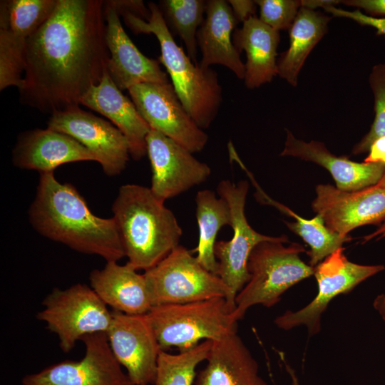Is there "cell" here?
Returning a JSON list of instances; mask_svg holds the SVG:
<instances>
[{
  "instance_id": "cell-18",
  "label": "cell",
  "mask_w": 385,
  "mask_h": 385,
  "mask_svg": "<svg viewBox=\"0 0 385 385\" xmlns=\"http://www.w3.org/2000/svg\"><path fill=\"white\" fill-rule=\"evenodd\" d=\"M106 43L109 53L108 73L120 91L145 83L170 82L159 60L148 58L125 31L120 15L111 1L104 3Z\"/></svg>"
},
{
  "instance_id": "cell-27",
  "label": "cell",
  "mask_w": 385,
  "mask_h": 385,
  "mask_svg": "<svg viewBox=\"0 0 385 385\" xmlns=\"http://www.w3.org/2000/svg\"><path fill=\"white\" fill-rule=\"evenodd\" d=\"M195 203L199 240L192 252H197V260L206 270L217 274V262L214 252L216 237L222 227L231 225L230 208L224 198L217 197L213 191L207 189L197 192Z\"/></svg>"
},
{
  "instance_id": "cell-12",
  "label": "cell",
  "mask_w": 385,
  "mask_h": 385,
  "mask_svg": "<svg viewBox=\"0 0 385 385\" xmlns=\"http://www.w3.org/2000/svg\"><path fill=\"white\" fill-rule=\"evenodd\" d=\"M128 93L150 128L174 140L192 153L204 149L208 136L186 111L171 82L140 83L131 87Z\"/></svg>"
},
{
  "instance_id": "cell-31",
  "label": "cell",
  "mask_w": 385,
  "mask_h": 385,
  "mask_svg": "<svg viewBox=\"0 0 385 385\" xmlns=\"http://www.w3.org/2000/svg\"><path fill=\"white\" fill-rule=\"evenodd\" d=\"M369 83L374 98L375 116L369 131L353 148L354 155L369 152L376 140L385 137V63L373 66Z\"/></svg>"
},
{
  "instance_id": "cell-30",
  "label": "cell",
  "mask_w": 385,
  "mask_h": 385,
  "mask_svg": "<svg viewBox=\"0 0 385 385\" xmlns=\"http://www.w3.org/2000/svg\"><path fill=\"white\" fill-rule=\"evenodd\" d=\"M212 341L204 340L196 346L178 354L161 350L153 385H192L197 376L196 368L206 361Z\"/></svg>"
},
{
  "instance_id": "cell-40",
  "label": "cell",
  "mask_w": 385,
  "mask_h": 385,
  "mask_svg": "<svg viewBox=\"0 0 385 385\" xmlns=\"http://www.w3.org/2000/svg\"><path fill=\"white\" fill-rule=\"evenodd\" d=\"M285 366L287 371L292 378L293 385H299L293 369H292L291 367H289L287 364Z\"/></svg>"
},
{
  "instance_id": "cell-19",
  "label": "cell",
  "mask_w": 385,
  "mask_h": 385,
  "mask_svg": "<svg viewBox=\"0 0 385 385\" xmlns=\"http://www.w3.org/2000/svg\"><path fill=\"white\" fill-rule=\"evenodd\" d=\"M96 157L81 143L50 128H36L19 135L12 151L14 165L41 173H54L60 165Z\"/></svg>"
},
{
  "instance_id": "cell-13",
  "label": "cell",
  "mask_w": 385,
  "mask_h": 385,
  "mask_svg": "<svg viewBox=\"0 0 385 385\" xmlns=\"http://www.w3.org/2000/svg\"><path fill=\"white\" fill-rule=\"evenodd\" d=\"M83 357L63 361L25 375L22 385H134L114 357L106 333L84 336Z\"/></svg>"
},
{
  "instance_id": "cell-20",
  "label": "cell",
  "mask_w": 385,
  "mask_h": 385,
  "mask_svg": "<svg viewBox=\"0 0 385 385\" xmlns=\"http://www.w3.org/2000/svg\"><path fill=\"white\" fill-rule=\"evenodd\" d=\"M81 104L108 118L123 133L133 159L138 160L147 154L146 138L150 128L132 100L114 83L107 69L99 83L93 86L83 96Z\"/></svg>"
},
{
  "instance_id": "cell-25",
  "label": "cell",
  "mask_w": 385,
  "mask_h": 385,
  "mask_svg": "<svg viewBox=\"0 0 385 385\" xmlns=\"http://www.w3.org/2000/svg\"><path fill=\"white\" fill-rule=\"evenodd\" d=\"M232 42L240 53L242 50L246 53L244 80L247 88L270 83L277 75L279 31L252 16L234 31Z\"/></svg>"
},
{
  "instance_id": "cell-7",
  "label": "cell",
  "mask_w": 385,
  "mask_h": 385,
  "mask_svg": "<svg viewBox=\"0 0 385 385\" xmlns=\"http://www.w3.org/2000/svg\"><path fill=\"white\" fill-rule=\"evenodd\" d=\"M248 190L249 183L247 180H240L235 184L229 180H223L217 187L218 195L228 203L232 216V238L227 241H217L214 250L217 262V275L228 289V296L225 302L227 308L231 313L235 309L237 295L250 280L247 262L252 250L264 241L282 240L287 243L289 242L287 235H265L250 226L245 213Z\"/></svg>"
},
{
  "instance_id": "cell-3",
  "label": "cell",
  "mask_w": 385,
  "mask_h": 385,
  "mask_svg": "<svg viewBox=\"0 0 385 385\" xmlns=\"http://www.w3.org/2000/svg\"><path fill=\"white\" fill-rule=\"evenodd\" d=\"M111 210L127 262L136 270L153 267L180 245L181 227L150 188L122 185Z\"/></svg>"
},
{
  "instance_id": "cell-33",
  "label": "cell",
  "mask_w": 385,
  "mask_h": 385,
  "mask_svg": "<svg viewBox=\"0 0 385 385\" xmlns=\"http://www.w3.org/2000/svg\"><path fill=\"white\" fill-rule=\"evenodd\" d=\"M327 13L337 17L351 19L362 26L373 27L378 36H385V17H374L362 13L360 9L346 11L335 7L334 5L323 8Z\"/></svg>"
},
{
  "instance_id": "cell-23",
  "label": "cell",
  "mask_w": 385,
  "mask_h": 385,
  "mask_svg": "<svg viewBox=\"0 0 385 385\" xmlns=\"http://www.w3.org/2000/svg\"><path fill=\"white\" fill-rule=\"evenodd\" d=\"M196 377L195 385H268L237 330L212 341L206 364Z\"/></svg>"
},
{
  "instance_id": "cell-2",
  "label": "cell",
  "mask_w": 385,
  "mask_h": 385,
  "mask_svg": "<svg viewBox=\"0 0 385 385\" xmlns=\"http://www.w3.org/2000/svg\"><path fill=\"white\" fill-rule=\"evenodd\" d=\"M29 218L39 234L77 252L106 262L125 257L114 219L92 213L76 189L58 182L54 173L40 174Z\"/></svg>"
},
{
  "instance_id": "cell-16",
  "label": "cell",
  "mask_w": 385,
  "mask_h": 385,
  "mask_svg": "<svg viewBox=\"0 0 385 385\" xmlns=\"http://www.w3.org/2000/svg\"><path fill=\"white\" fill-rule=\"evenodd\" d=\"M146 150L152 172L150 189L163 202L204 183L211 174L210 168L189 150L152 128Z\"/></svg>"
},
{
  "instance_id": "cell-36",
  "label": "cell",
  "mask_w": 385,
  "mask_h": 385,
  "mask_svg": "<svg viewBox=\"0 0 385 385\" xmlns=\"http://www.w3.org/2000/svg\"><path fill=\"white\" fill-rule=\"evenodd\" d=\"M364 162L385 164V137L378 138L371 144Z\"/></svg>"
},
{
  "instance_id": "cell-26",
  "label": "cell",
  "mask_w": 385,
  "mask_h": 385,
  "mask_svg": "<svg viewBox=\"0 0 385 385\" xmlns=\"http://www.w3.org/2000/svg\"><path fill=\"white\" fill-rule=\"evenodd\" d=\"M329 20V16L313 9H299L289 29V48L277 61V75L290 85H297L298 74L311 51L327 32Z\"/></svg>"
},
{
  "instance_id": "cell-39",
  "label": "cell",
  "mask_w": 385,
  "mask_h": 385,
  "mask_svg": "<svg viewBox=\"0 0 385 385\" xmlns=\"http://www.w3.org/2000/svg\"><path fill=\"white\" fill-rule=\"evenodd\" d=\"M373 307L385 321V294H378L373 301Z\"/></svg>"
},
{
  "instance_id": "cell-6",
  "label": "cell",
  "mask_w": 385,
  "mask_h": 385,
  "mask_svg": "<svg viewBox=\"0 0 385 385\" xmlns=\"http://www.w3.org/2000/svg\"><path fill=\"white\" fill-rule=\"evenodd\" d=\"M160 348L184 351L202 339L215 341L237 330L223 297L153 306L146 314Z\"/></svg>"
},
{
  "instance_id": "cell-15",
  "label": "cell",
  "mask_w": 385,
  "mask_h": 385,
  "mask_svg": "<svg viewBox=\"0 0 385 385\" xmlns=\"http://www.w3.org/2000/svg\"><path fill=\"white\" fill-rule=\"evenodd\" d=\"M111 350L134 385H153L163 350L146 314L112 311L106 332Z\"/></svg>"
},
{
  "instance_id": "cell-5",
  "label": "cell",
  "mask_w": 385,
  "mask_h": 385,
  "mask_svg": "<svg viewBox=\"0 0 385 385\" xmlns=\"http://www.w3.org/2000/svg\"><path fill=\"white\" fill-rule=\"evenodd\" d=\"M285 243L264 241L252 250L247 262L250 278L237 295L232 313L237 322L254 305L274 306L288 289L314 274V268L300 258L299 255L306 252L304 247L297 242L287 246Z\"/></svg>"
},
{
  "instance_id": "cell-9",
  "label": "cell",
  "mask_w": 385,
  "mask_h": 385,
  "mask_svg": "<svg viewBox=\"0 0 385 385\" xmlns=\"http://www.w3.org/2000/svg\"><path fill=\"white\" fill-rule=\"evenodd\" d=\"M153 306L185 304L228 296L220 277L206 270L192 252L178 245L143 273Z\"/></svg>"
},
{
  "instance_id": "cell-34",
  "label": "cell",
  "mask_w": 385,
  "mask_h": 385,
  "mask_svg": "<svg viewBox=\"0 0 385 385\" xmlns=\"http://www.w3.org/2000/svg\"><path fill=\"white\" fill-rule=\"evenodd\" d=\"M340 2L359 9H362L371 16H385V0H345Z\"/></svg>"
},
{
  "instance_id": "cell-28",
  "label": "cell",
  "mask_w": 385,
  "mask_h": 385,
  "mask_svg": "<svg viewBox=\"0 0 385 385\" xmlns=\"http://www.w3.org/2000/svg\"><path fill=\"white\" fill-rule=\"evenodd\" d=\"M262 202L273 205L296 220L295 222H285V224L309 246L310 250L307 254L309 257V265L312 267L342 247L344 242L352 240L350 235L344 237L330 230L319 215L309 220L303 218L267 195L262 197Z\"/></svg>"
},
{
  "instance_id": "cell-14",
  "label": "cell",
  "mask_w": 385,
  "mask_h": 385,
  "mask_svg": "<svg viewBox=\"0 0 385 385\" xmlns=\"http://www.w3.org/2000/svg\"><path fill=\"white\" fill-rule=\"evenodd\" d=\"M47 125L86 147L96 157L106 175H118L125 170L130 156L129 143L110 122L76 106L53 113Z\"/></svg>"
},
{
  "instance_id": "cell-17",
  "label": "cell",
  "mask_w": 385,
  "mask_h": 385,
  "mask_svg": "<svg viewBox=\"0 0 385 385\" xmlns=\"http://www.w3.org/2000/svg\"><path fill=\"white\" fill-rule=\"evenodd\" d=\"M312 210L332 232L346 237L366 225H381L385 220V188L377 185L345 191L329 184L316 187Z\"/></svg>"
},
{
  "instance_id": "cell-21",
  "label": "cell",
  "mask_w": 385,
  "mask_h": 385,
  "mask_svg": "<svg viewBox=\"0 0 385 385\" xmlns=\"http://www.w3.org/2000/svg\"><path fill=\"white\" fill-rule=\"evenodd\" d=\"M286 131L284 148L280 155L295 157L324 167L339 190L356 191L376 185L385 174V164L382 163H357L345 156H337L322 142L307 143L296 138L289 130Z\"/></svg>"
},
{
  "instance_id": "cell-32",
  "label": "cell",
  "mask_w": 385,
  "mask_h": 385,
  "mask_svg": "<svg viewBox=\"0 0 385 385\" xmlns=\"http://www.w3.org/2000/svg\"><path fill=\"white\" fill-rule=\"evenodd\" d=\"M255 2L260 7V20L277 31L289 29L301 7V1L295 0H257Z\"/></svg>"
},
{
  "instance_id": "cell-8",
  "label": "cell",
  "mask_w": 385,
  "mask_h": 385,
  "mask_svg": "<svg viewBox=\"0 0 385 385\" xmlns=\"http://www.w3.org/2000/svg\"><path fill=\"white\" fill-rule=\"evenodd\" d=\"M43 308L36 314L48 329L56 334L65 353L88 334L108 330L112 312L91 287L75 284L68 288H54L43 300Z\"/></svg>"
},
{
  "instance_id": "cell-1",
  "label": "cell",
  "mask_w": 385,
  "mask_h": 385,
  "mask_svg": "<svg viewBox=\"0 0 385 385\" xmlns=\"http://www.w3.org/2000/svg\"><path fill=\"white\" fill-rule=\"evenodd\" d=\"M104 1L58 0L30 37L19 90L21 104L51 115L79 106L107 69Z\"/></svg>"
},
{
  "instance_id": "cell-10",
  "label": "cell",
  "mask_w": 385,
  "mask_h": 385,
  "mask_svg": "<svg viewBox=\"0 0 385 385\" xmlns=\"http://www.w3.org/2000/svg\"><path fill=\"white\" fill-rule=\"evenodd\" d=\"M340 247L316 265L314 275L318 292L305 307L297 311L287 310L274 319L280 329L289 330L304 326L309 336L321 330L322 314L329 302L341 294H346L362 282L384 270L382 265H364L352 262Z\"/></svg>"
},
{
  "instance_id": "cell-41",
  "label": "cell",
  "mask_w": 385,
  "mask_h": 385,
  "mask_svg": "<svg viewBox=\"0 0 385 385\" xmlns=\"http://www.w3.org/2000/svg\"><path fill=\"white\" fill-rule=\"evenodd\" d=\"M377 185L385 188V174L382 177V178L380 180V181L376 184Z\"/></svg>"
},
{
  "instance_id": "cell-22",
  "label": "cell",
  "mask_w": 385,
  "mask_h": 385,
  "mask_svg": "<svg viewBox=\"0 0 385 385\" xmlns=\"http://www.w3.org/2000/svg\"><path fill=\"white\" fill-rule=\"evenodd\" d=\"M91 287L113 311L127 314H146L153 307L150 290L144 274L128 262H106L103 268L89 275Z\"/></svg>"
},
{
  "instance_id": "cell-24",
  "label": "cell",
  "mask_w": 385,
  "mask_h": 385,
  "mask_svg": "<svg viewBox=\"0 0 385 385\" xmlns=\"http://www.w3.org/2000/svg\"><path fill=\"white\" fill-rule=\"evenodd\" d=\"M237 23L227 1H207L205 18L197 34L202 54L200 67L208 69L212 65H221L244 79L245 66L232 42Z\"/></svg>"
},
{
  "instance_id": "cell-37",
  "label": "cell",
  "mask_w": 385,
  "mask_h": 385,
  "mask_svg": "<svg viewBox=\"0 0 385 385\" xmlns=\"http://www.w3.org/2000/svg\"><path fill=\"white\" fill-rule=\"evenodd\" d=\"M340 2V1H332V0H302L301 1V7H305L314 10L317 7H322L334 5Z\"/></svg>"
},
{
  "instance_id": "cell-11",
  "label": "cell",
  "mask_w": 385,
  "mask_h": 385,
  "mask_svg": "<svg viewBox=\"0 0 385 385\" xmlns=\"http://www.w3.org/2000/svg\"><path fill=\"white\" fill-rule=\"evenodd\" d=\"M58 0H3L0 2V90L19 88L30 37L53 12Z\"/></svg>"
},
{
  "instance_id": "cell-4",
  "label": "cell",
  "mask_w": 385,
  "mask_h": 385,
  "mask_svg": "<svg viewBox=\"0 0 385 385\" xmlns=\"http://www.w3.org/2000/svg\"><path fill=\"white\" fill-rule=\"evenodd\" d=\"M150 16L145 20L128 11L117 10L134 34H152L157 38L159 61L169 74L174 89L192 118L202 129L210 127L220 108L222 92L217 74L192 62L175 41L160 7L148 4Z\"/></svg>"
},
{
  "instance_id": "cell-38",
  "label": "cell",
  "mask_w": 385,
  "mask_h": 385,
  "mask_svg": "<svg viewBox=\"0 0 385 385\" xmlns=\"http://www.w3.org/2000/svg\"><path fill=\"white\" fill-rule=\"evenodd\" d=\"M385 240V220L372 233L362 237V243L364 244L371 240Z\"/></svg>"
},
{
  "instance_id": "cell-29",
  "label": "cell",
  "mask_w": 385,
  "mask_h": 385,
  "mask_svg": "<svg viewBox=\"0 0 385 385\" xmlns=\"http://www.w3.org/2000/svg\"><path fill=\"white\" fill-rule=\"evenodd\" d=\"M163 16L184 42L187 54L197 61V34L205 18L207 1L202 0H163L160 1Z\"/></svg>"
},
{
  "instance_id": "cell-35",
  "label": "cell",
  "mask_w": 385,
  "mask_h": 385,
  "mask_svg": "<svg viewBox=\"0 0 385 385\" xmlns=\"http://www.w3.org/2000/svg\"><path fill=\"white\" fill-rule=\"evenodd\" d=\"M227 1L238 22L243 23L249 18L255 16L256 9L255 1L230 0Z\"/></svg>"
}]
</instances>
